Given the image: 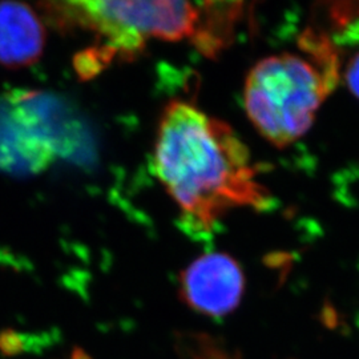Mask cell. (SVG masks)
<instances>
[{
	"label": "cell",
	"mask_w": 359,
	"mask_h": 359,
	"mask_svg": "<svg viewBox=\"0 0 359 359\" xmlns=\"http://www.w3.org/2000/svg\"><path fill=\"white\" fill-rule=\"evenodd\" d=\"M46 32L35 11L23 3H0V65L20 68L43 53Z\"/></svg>",
	"instance_id": "5b68a950"
},
{
	"label": "cell",
	"mask_w": 359,
	"mask_h": 359,
	"mask_svg": "<svg viewBox=\"0 0 359 359\" xmlns=\"http://www.w3.org/2000/svg\"><path fill=\"white\" fill-rule=\"evenodd\" d=\"M154 170L179 208L182 229L212 236L234 209H269L250 152L236 130L184 100L164 109L154 145Z\"/></svg>",
	"instance_id": "6da1fadb"
},
{
	"label": "cell",
	"mask_w": 359,
	"mask_h": 359,
	"mask_svg": "<svg viewBox=\"0 0 359 359\" xmlns=\"http://www.w3.org/2000/svg\"><path fill=\"white\" fill-rule=\"evenodd\" d=\"M56 152L51 144L13 115L8 103L0 108V170L38 173L48 167Z\"/></svg>",
	"instance_id": "8992f818"
},
{
	"label": "cell",
	"mask_w": 359,
	"mask_h": 359,
	"mask_svg": "<svg viewBox=\"0 0 359 359\" xmlns=\"http://www.w3.org/2000/svg\"><path fill=\"white\" fill-rule=\"evenodd\" d=\"M244 292V270L226 253L198 257L180 276L181 299L206 317L231 314L240 306Z\"/></svg>",
	"instance_id": "277c9868"
},
{
	"label": "cell",
	"mask_w": 359,
	"mask_h": 359,
	"mask_svg": "<svg viewBox=\"0 0 359 359\" xmlns=\"http://www.w3.org/2000/svg\"><path fill=\"white\" fill-rule=\"evenodd\" d=\"M306 56L273 55L258 62L245 81L246 115L268 142L285 148L301 139L338 81L329 43L309 35Z\"/></svg>",
	"instance_id": "7a4b0ae2"
},
{
	"label": "cell",
	"mask_w": 359,
	"mask_h": 359,
	"mask_svg": "<svg viewBox=\"0 0 359 359\" xmlns=\"http://www.w3.org/2000/svg\"><path fill=\"white\" fill-rule=\"evenodd\" d=\"M346 83L353 95L359 99V53L347 65Z\"/></svg>",
	"instance_id": "ba28073f"
},
{
	"label": "cell",
	"mask_w": 359,
	"mask_h": 359,
	"mask_svg": "<svg viewBox=\"0 0 359 359\" xmlns=\"http://www.w3.org/2000/svg\"><path fill=\"white\" fill-rule=\"evenodd\" d=\"M68 359H92V357H90V354H88L86 350H83L81 347L76 346L72 348V351H71Z\"/></svg>",
	"instance_id": "9c48e42d"
},
{
	"label": "cell",
	"mask_w": 359,
	"mask_h": 359,
	"mask_svg": "<svg viewBox=\"0 0 359 359\" xmlns=\"http://www.w3.org/2000/svg\"><path fill=\"white\" fill-rule=\"evenodd\" d=\"M50 11L65 25L97 32L114 56L129 57L142 51L148 39L179 41L200 36L204 3L188 1H69L51 4Z\"/></svg>",
	"instance_id": "3957f363"
},
{
	"label": "cell",
	"mask_w": 359,
	"mask_h": 359,
	"mask_svg": "<svg viewBox=\"0 0 359 359\" xmlns=\"http://www.w3.org/2000/svg\"><path fill=\"white\" fill-rule=\"evenodd\" d=\"M25 350V338L23 335L13 330L4 329L0 330V353L4 357H16L20 355Z\"/></svg>",
	"instance_id": "52a82bcc"
}]
</instances>
